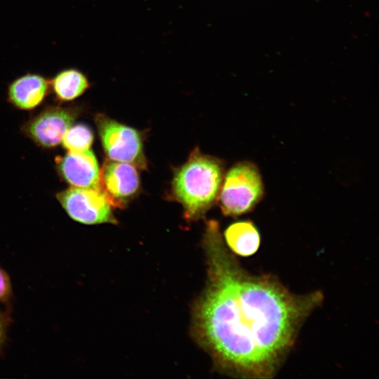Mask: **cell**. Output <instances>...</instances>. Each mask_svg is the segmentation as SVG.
Returning <instances> with one entry per match:
<instances>
[{
	"mask_svg": "<svg viewBox=\"0 0 379 379\" xmlns=\"http://www.w3.org/2000/svg\"><path fill=\"white\" fill-rule=\"evenodd\" d=\"M224 237L230 249L243 257L253 255L260 246V232L251 220L231 224L225 230Z\"/></svg>",
	"mask_w": 379,
	"mask_h": 379,
	"instance_id": "cell-10",
	"label": "cell"
},
{
	"mask_svg": "<svg viewBox=\"0 0 379 379\" xmlns=\"http://www.w3.org/2000/svg\"><path fill=\"white\" fill-rule=\"evenodd\" d=\"M137 167L133 164L106 160L100 173V188L112 207L123 208L140 187Z\"/></svg>",
	"mask_w": 379,
	"mask_h": 379,
	"instance_id": "cell-7",
	"label": "cell"
},
{
	"mask_svg": "<svg viewBox=\"0 0 379 379\" xmlns=\"http://www.w3.org/2000/svg\"><path fill=\"white\" fill-rule=\"evenodd\" d=\"M12 295V288L8 274L0 267V302H8Z\"/></svg>",
	"mask_w": 379,
	"mask_h": 379,
	"instance_id": "cell-13",
	"label": "cell"
},
{
	"mask_svg": "<svg viewBox=\"0 0 379 379\" xmlns=\"http://www.w3.org/2000/svg\"><path fill=\"white\" fill-rule=\"evenodd\" d=\"M224 175L222 161L198 149L176 171L173 192L188 220L201 218L211 208L219 196Z\"/></svg>",
	"mask_w": 379,
	"mask_h": 379,
	"instance_id": "cell-2",
	"label": "cell"
},
{
	"mask_svg": "<svg viewBox=\"0 0 379 379\" xmlns=\"http://www.w3.org/2000/svg\"><path fill=\"white\" fill-rule=\"evenodd\" d=\"M50 89L62 102H69L80 97L89 87L86 76L79 69L68 67L58 71L49 80Z\"/></svg>",
	"mask_w": 379,
	"mask_h": 379,
	"instance_id": "cell-11",
	"label": "cell"
},
{
	"mask_svg": "<svg viewBox=\"0 0 379 379\" xmlns=\"http://www.w3.org/2000/svg\"><path fill=\"white\" fill-rule=\"evenodd\" d=\"M56 163L60 175L72 187H100V171L92 151L68 152L58 157Z\"/></svg>",
	"mask_w": 379,
	"mask_h": 379,
	"instance_id": "cell-8",
	"label": "cell"
},
{
	"mask_svg": "<svg viewBox=\"0 0 379 379\" xmlns=\"http://www.w3.org/2000/svg\"><path fill=\"white\" fill-rule=\"evenodd\" d=\"M264 194L258 166L248 161L238 162L224 175L219 193L221 211L232 217L247 213L260 203Z\"/></svg>",
	"mask_w": 379,
	"mask_h": 379,
	"instance_id": "cell-3",
	"label": "cell"
},
{
	"mask_svg": "<svg viewBox=\"0 0 379 379\" xmlns=\"http://www.w3.org/2000/svg\"><path fill=\"white\" fill-rule=\"evenodd\" d=\"M93 141L91 128L85 124H78L68 128L61 142L68 152H81L88 150Z\"/></svg>",
	"mask_w": 379,
	"mask_h": 379,
	"instance_id": "cell-12",
	"label": "cell"
},
{
	"mask_svg": "<svg viewBox=\"0 0 379 379\" xmlns=\"http://www.w3.org/2000/svg\"><path fill=\"white\" fill-rule=\"evenodd\" d=\"M77 114L75 107L48 106L26 124L25 131L36 144L53 147L62 141Z\"/></svg>",
	"mask_w": 379,
	"mask_h": 379,
	"instance_id": "cell-6",
	"label": "cell"
},
{
	"mask_svg": "<svg viewBox=\"0 0 379 379\" xmlns=\"http://www.w3.org/2000/svg\"><path fill=\"white\" fill-rule=\"evenodd\" d=\"M95 123L109 159L131 164L140 169L146 168L142 140L137 130L102 114L96 115Z\"/></svg>",
	"mask_w": 379,
	"mask_h": 379,
	"instance_id": "cell-4",
	"label": "cell"
},
{
	"mask_svg": "<svg viewBox=\"0 0 379 379\" xmlns=\"http://www.w3.org/2000/svg\"><path fill=\"white\" fill-rule=\"evenodd\" d=\"M68 215L86 225L117 222L112 206L100 188L72 187L57 194Z\"/></svg>",
	"mask_w": 379,
	"mask_h": 379,
	"instance_id": "cell-5",
	"label": "cell"
},
{
	"mask_svg": "<svg viewBox=\"0 0 379 379\" xmlns=\"http://www.w3.org/2000/svg\"><path fill=\"white\" fill-rule=\"evenodd\" d=\"M208 281L194 310V333L218 369L232 377L274 378L321 291L291 292L272 274L246 270L224 244L216 221L204 237Z\"/></svg>",
	"mask_w": 379,
	"mask_h": 379,
	"instance_id": "cell-1",
	"label": "cell"
},
{
	"mask_svg": "<svg viewBox=\"0 0 379 379\" xmlns=\"http://www.w3.org/2000/svg\"><path fill=\"white\" fill-rule=\"evenodd\" d=\"M6 326V317L2 312H0V350L5 340Z\"/></svg>",
	"mask_w": 379,
	"mask_h": 379,
	"instance_id": "cell-14",
	"label": "cell"
},
{
	"mask_svg": "<svg viewBox=\"0 0 379 379\" xmlns=\"http://www.w3.org/2000/svg\"><path fill=\"white\" fill-rule=\"evenodd\" d=\"M49 90V80L47 78L39 73L28 72L9 84L8 100L20 109L29 110L41 104Z\"/></svg>",
	"mask_w": 379,
	"mask_h": 379,
	"instance_id": "cell-9",
	"label": "cell"
}]
</instances>
